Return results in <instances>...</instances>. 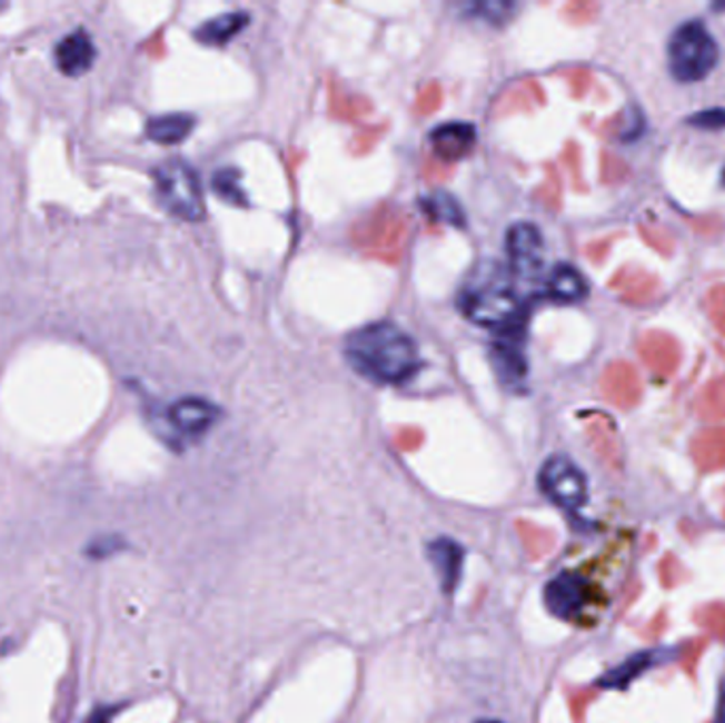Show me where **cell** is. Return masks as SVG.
<instances>
[{"instance_id": "7a4b0ae2", "label": "cell", "mask_w": 725, "mask_h": 723, "mask_svg": "<svg viewBox=\"0 0 725 723\" xmlns=\"http://www.w3.org/2000/svg\"><path fill=\"white\" fill-rule=\"evenodd\" d=\"M524 306L518 280L497 261L479 264L458 294V308L465 317L499 334L522 327Z\"/></svg>"}, {"instance_id": "4fadbf2b", "label": "cell", "mask_w": 725, "mask_h": 723, "mask_svg": "<svg viewBox=\"0 0 725 723\" xmlns=\"http://www.w3.org/2000/svg\"><path fill=\"white\" fill-rule=\"evenodd\" d=\"M588 280L584 274L568 264H558L547 276V295L556 301L575 304L588 297Z\"/></svg>"}, {"instance_id": "cb8c5ba5", "label": "cell", "mask_w": 725, "mask_h": 723, "mask_svg": "<svg viewBox=\"0 0 725 723\" xmlns=\"http://www.w3.org/2000/svg\"><path fill=\"white\" fill-rule=\"evenodd\" d=\"M477 723H503L499 720H479Z\"/></svg>"}, {"instance_id": "e0dca14e", "label": "cell", "mask_w": 725, "mask_h": 723, "mask_svg": "<svg viewBox=\"0 0 725 723\" xmlns=\"http://www.w3.org/2000/svg\"><path fill=\"white\" fill-rule=\"evenodd\" d=\"M652 666V654H638L626 660L622 666L609 671L598 683L607 690H624L628 687L638 675H643Z\"/></svg>"}, {"instance_id": "d6986e66", "label": "cell", "mask_w": 725, "mask_h": 723, "mask_svg": "<svg viewBox=\"0 0 725 723\" xmlns=\"http://www.w3.org/2000/svg\"><path fill=\"white\" fill-rule=\"evenodd\" d=\"M474 11L488 22L503 23L512 18V13L516 11V4H512V2H477Z\"/></svg>"}, {"instance_id": "ac0fdd59", "label": "cell", "mask_w": 725, "mask_h": 723, "mask_svg": "<svg viewBox=\"0 0 725 723\" xmlns=\"http://www.w3.org/2000/svg\"><path fill=\"white\" fill-rule=\"evenodd\" d=\"M212 187L215 191L227 200V202L242 204L247 202L242 189H240V175L236 170H221L215 175L212 179Z\"/></svg>"}, {"instance_id": "9c48e42d", "label": "cell", "mask_w": 725, "mask_h": 723, "mask_svg": "<svg viewBox=\"0 0 725 723\" xmlns=\"http://www.w3.org/2000/svg\"><path fill=\"white\" fill-rule=\"evenodd\" d=\"M219 409L200 397H185L168 409V420L181 435L198 437L215 425Z\"/></svg>"}, {"instance_id": "7c38bea8", "label": "cell", "mask_w": 725, "mask_h": 723, "mask_svg": "<svg viewBox=\"0 0 725 723\" xmlns=\"http://www.w3.org/2000/svg\"><path fill=\"white\" fill-rule=\"evenodd\" d=\"M493 359L497 363V372H499L500 378L518 383L520 378L526 376V361H524V353H522L520 327L500 334V339L497 341L495 350H493Z\"/></svg>"}, {"instance_id": "2e32d148", "label": "cell", "mask_w": 725, "mask_h": 723, "mask_svg": "<svg viewBox=\"0 0 725 723\" xmlns=\"http://www.w3.org/2000/svg\"><path fill=\"white\" fill-rule=\"evenodd\" d=\"M423 208L427 210V215L435 221H441V224L454 227L465 226L463 208L446 191H433L429 196H425L423 198Z\"/></svg>"}, {"instance_id": "603a6c76", "label": "cell", "mask_w": 725, "mask_h": 723, "mask_svg": "<svg viewBox=\"0 0 725 723\" xmlns=\"http://www.w3.org/2000/svg\"><path fill=\"white\" fill-rule=\"evenodd\" d=\"M717 723H725V679L719 687V702H717Z\"/></svg>"}, {"instance_id": "ba28073f", "label": "cell", "mask_w": 725, "mask_h": 723, "mask_svg": "<svg viewBox=\"0 0 725 723\" xmlns=\"http://www.w3.org/2000/svg\"><path fill=\"white\" fill-rule=\"evenodd\" d=\"M427 556L435 568L441 592L453 594L463 577V563H465L463 545L450 537H439L427 545Z\"/></svg>"}, {"instance_id": "6da1fadb", "label": "cell", "mask_w": 725, "mask_h": 723, "mask_svg": "<svg viewBox=\"0 0 725 723\" xmlns=\"http://www.w3.org/2000/svg\"><path fill=\"white\" fill-rule=\"evenodd\" d=\"M346 357L361 376L380 385H401L418 369L414 339L388 320L357 329L346 339Z\"/></svg>"}, {"instance_id": "8fae6325", "label": "cell", "mask_w": 725, "mask_h": 723, "mask_svg": "<svg viewBox=\"0 0 725 723\" xmlns=\"http://www.w3.org/2000/svg\"><path fill=\"white\" fill-rule=\"evenodd\" d=\"M476 128L469 123H444L431 132L433 151L441 159L456 161L471 153L476 145Z\"/></svg>"}, {"instance_id": "7402d4cb", "label": "cell", "mask_w": 725, "mask_h": 723, "mask_svg": "<svg viewBox=\"0 0 725 723\" xmlns=\"http://www.w3.org/2000/svg\"><path fill=\"white\" fill-rule=\"evenodd\" d=\"M115 549H117V539H98L96 542V545H91L90 552L91 556H96V558H100V556H107V554H113Z\"/></svg>"}, {"instance_id": "5b68a950", "label": "cell", "mask_w": 725, "mask_h": 723, "mask_svg": "<svg viewBox=\"0 0 725 723\" xmlns=\"http://www.w3.org/2000/svg\"><path fill=\"white\" fill-rule=\"evenodd\" d=\"M545 497L567 512H577L588 501V479L568 456H552L539 474Z\"/></svg>"}, {"instance_id": "52a82bcc", "label": "cell", "mask_w": 725, "mask_h": 723, "mask_svg": "<svg viewBox=\"0 0 725 723\" xmlns=\"http://www.w3.org/2000/svg\"><path fill=\"white\" fill-rule=\"evenodd\" d=\"M586 598L588 586L584 577L570 571H563L545 586V607L560 620H573L575 615H579V611L586 605Z\"/></svg>"}, {"instance_id": "5bb4252c", "label": "cell", "mask_w": 725, "mask_h": 723, "mask_svg": "<svg viewBox=\"0 0 725 723\" xmlns=\"http://www.w3.org/2000/svg\"><path fill=\"white\" fill-rule=\"evenodd\" d=\"M249 23V16L242 11L224 13L215 20H208L196 30V39L205 46L221 47L229 43L245 26Z\"/></svg>"}, {"instance_id": "9a60e30c", "label": "cell", "mask_w": 725, "mask_h": 723, "mask_svg": "<svg viewBox=\"0 0 725 723\" xmlns=\"http://www.w3.org/2000/svg\"><path fill=\"white\" fill-rule=\"evenodd\" d=\"M193 126H196V119L191 115H159V117L149 119L147 136L159 145H179L193 130Z\"/></svg>"}, {"instance_id": "8992f818", "label": "cell", "mask_w": 725, "mask_h": 723, "mask_svg": "<svg viewBox=\"0 0 725 723\" xmlns=\"http://www.w3.org/2000/svg\"><path fill=\"white\" fill-rule=\"evenodd\" d=\"M509 271L516 280L533 283L544 270V236L530 224H518L507 234Z\"/></svg>"}, {"instance_id": "30bf717a", "label": "cell", "mask_w": 725, "mask_h": 723, "mask_svg": "<svg viewBox=\"0 0 725 723\" xmlns=\"http://www.w3.org/2000/svg\"><path fill=\"white\" fill-rule=\"evenodd\" d=\"M53 58H56L58 68L67 77H81L83 72L90 70L96 60V47H93L90 34L83 28H79V30L67 34L56 46Z\"/></svg>"}, {"instance_id": "ffe728a7", "label": "cell", "mask_w": 725, "mask_h": 723, "mask_svg": "<svg viewBox=\"0 0 725 723\" xmlns=\"http://www.w3.org/2000/svg\"><path fill=\"white\" fill-rule=\"evenodd\" d=\"M687 123L703 128V130H722L725 128V109H708V111L692 115Z\"/></svg>"}, {"instance_id": "3957f363", "label": "cell", "mask_w": 725, "mask_h": 723, "mask_svg": "<svg viewBox=\"0 0 725 723\" xmlns=\"http://www.w3.org/2000/svg\"><path fill=\"white\" fill-rule=\"evenodd\" d=\"M719 47L701 20L681 23L668 43V68L681 83H696L717 67Z\"/></svg>"}, {"instance_id": "277c9868", "label": "cell", "mask_w": 725, "mask_h": 723, "mask_svg": "<svg viewBox=\"0 0 725 723\" xmlns=\"http://www.w3.org/2000/svg\"><path fill=\"white\" fill-rule=\"evenodd\" d=\"M159 204L182 221H202L206 217L205 191L196 170L182 159H168L153 172Z\"/></svg>"}, {"instance_id": "44dd1931", "label": "cell", "mask_w": 725, "mask_h": 723, "mask_svg": "<svg viewBox=\"0 0 725 723\" xmlns=\"http://www.w3.org/2000/svg\"><path fill=\"white\" fill-rule=\"evenodd\" d=\"M119 713V706H113V704H105V706H98L93 709L90 715L86 717L83 723H113L115 715Z\"/></svg>"}]
</instances>
